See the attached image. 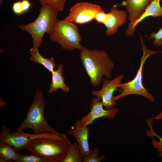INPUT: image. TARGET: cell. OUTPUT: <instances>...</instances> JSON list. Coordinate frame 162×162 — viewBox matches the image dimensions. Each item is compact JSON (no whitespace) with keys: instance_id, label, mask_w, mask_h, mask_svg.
Masks as SVG:
<instances>
[{"instance_id":"obj_2","label":"cell","mask_w":162,"mask_h":162,"mask_svg":"<svg viewBox=\"0 0 162 162\" xmlns=\"http://www.w3.org/2000/svg\"><path fill=\"white\" fill-rule=\"evenodd\" d=\"M71 143L68 137L60 140L39 137L29 141L25 149L40 155L50 162H62Z\"/></svg>"},{"instance_id":"obj_21","label":"cell","mask_w":162,"mask_h":162,"mask_svg":"<svg viewBox=\"0 0 162 162\" xmlns=\"http://www.w3.org/2000/svg\"><path fill=\"white\" fill-rule=\"evenodd\" d=\"M99 149L98 147L94 148L91 154L88 156L82 157L83 162H100L105 158L104 155L99 156Z\"/></svg>"},{"instance_id":"obj_7","label":"cell","mask_w":162,"mask_h":162,"mask_svg":"<svg viewBox=\"0 0 162 162\" xmlns=\"http://www.w3.org/2000/svg\"><path fill=\"white\" fill-rule=\"evenodd\" d=\"M13 133L5 125L2 127L0 132V142H4L12 145L16 152L25 149L27 143L33 139L39 137H48L57 140L67 138V135L59 132L57 133L44 132L39 134H31L24 133L23 130L15 131Z\"/></svg>"},{"instance_id":"obj_9","label":"cell","mask_w":162,"mask_h":162,"mask_svg":"<svg viewBox=\"0 0 162 162\" xmlns=\"http://www.w3.org/2000/svg\"><path fill=\"white\" fill-rule=\"evenodd\" d=\"M124 77L123 75H120L111 80L103 79L101 89L99 90L93 89L92 91V95L102 101L105 109L107 110L115 107L116 103L113 100V93L118 88V85L121 83Z\"/></svg>"},{"instance_id":"obj_11","label":"cell","mask_w":162,"mask_h":162,"mask_svg":"<svg viewBox=\"0 0 162 162\" xmlns=\"http://www.w3.org/2000/svg\"><path fill=\"white\" fill-rule=\"evenodd\" d=\"M89 129L88 126H84L81 119L76 120L74 125L67 131L69 135L73 136L78 144L82 157L89 155L91 153L88 143Z\"/></svg>"},{"instance_id":"obj_25","label":"cell","mask_w":162,"mask_h":162,"mask_svg":"<svg viewBox=\"0 0 162 162\" xmlns=\"http://www.w3.org/2000/svg\"><path fill=\"white\" fill-rule=\"evenodd\" d=\"M12 9L13 12L16 14H20L23 13L21 1H18L14 3L13 5Z\"/></svg>"},{"instance_id":"obj_15","label":"cell","mask_w":162,"mask_h":162,"mask_svg":"<svg viewBox=\"0 0 162 162\" xmlns=\"http://www.w3.org/2000/svg\"><path fill=\"white\" fill-rule=\"evenodd\" d=\"M63 69L62 64H58L57 69L51 72L52 78L48 91L49 93H52L59 89H62L65 92L69 91L70 88L64 82V77L62 74Z\"/></svg>"},{"instance_id":"obj_26","label":"cell","mask_w":162,"mask_h":162,"mask_svg":"<svg viewBox=\"0 0 162 162\" xmlns=\"http://www.w3.org/2000/svg\"><path fill=\"white\" fill-rule=\"evenodd\" d=\"M21 2L24 12L27 11L30 7L31 3L27 0H23Z\"/></svg>"},{"instance_id":"obj_14","label":"cell","mask_w":162,"mask_h":162,"mask_svg":"<svg viewBox=\"0 0 162 162\" xmlns=\"http://www.w3.org/2000/svg\"><path fill=\"white\" fill-rule=\"evenodd\" d=\"M152 0H127L121 5L126 8L129 20L133 21L138 18L143 12Z\"/></svg>"},{"instance_id":"obj_16","label":"cell","mask_w":162,"mask_h":162,"mask_svg":"<svg viewBox=\"0 0 162 162\" xmlns=\"http://www.w3.org/2000/svg\"><path fill=\"white\" fill-rule=\"evenodd\" d=\"M29 52L31 55V61L43 65L51 73L54 70L56 63L53 57L50 58L44 57L40 53L38 48L34 46L30 49Z\"/></svg>"},{"instance_id":"obj_29","label":"cell","mask_w":162,"mask_h":162,"mask_svg":"<svg viewBox=\"0 0 162 162\" xmlns=\"http://www.w3.org/2000/svg\"><path fill=\"white\" fill-rule=\"evenodd\" d=\"M0 162H6V161L4 158L0 157Z\"/></svg>"},{"instance_id":"obj_6","label":"cell","mask_w":162,"mask_h":162,"mask_svg":"<svg viewBox=\"0 0 162 162\" xmlns=\"http://www.w3.org/2000/svg\"><path fill=\"white\" fill-rule=\"evenodd\" d=\"M142 49L143 54L140 59L139 68L135 77L128 82L120 83L118 86L120 88L121 93L118 95L114 96L113 100L116 101L121 98H124L131 94H137L142 96L150 101L153 102L154 98L153 95L149 93L145 88L142 83V70L143 66L147 59L150 56L159 52L147 49L142 40Z\"/></svg>"},{"instance_id":"obj_23","label":"cell","mask_w":162,"mask_h":162,"mask_svg":"<svg viewBox=\"0 0 162 162\" xmlns=\"http://www.w3.org/2000/svg\"><path fill=\"white\" fill-rule=\"evenodd\" d=\"M151 38L154 40L153 44L157 46H162V27L157 32H152L150 35Z\"/></svg>"},{"instance_id":"obj_12","label":"cell","mask_w":162,"mask_h":162,"mask_svg":"<svg viewBox=\"0 0 162 162\" xmlns=\"http://www.w3.org/2000/svg\"><path fill=\"white\" fill-rule=\"evenodd\" d=\"M107 14V20L104 25L106 28L105 34L110 36L117 32L118 27L126 23L128 14L126 11L118 10L116 6L112 7Z\"/></svg>"},{"instance_id":"obj_27","label":"cell","mask_w":162,"mask_h":162,"mask_svg":"<svg viewBox=\"0 0 162 162\" xmlns=\"http://www.w3.org/2000/svg\"><path fill=\"white\" fill-rule=\"evenodd\" d=\"M154 119L158 120L162 119V110L161 112L153 117Z\"/></svg>"},{"instance_id":"obj_5","label":"cell","mask_w":162,"mask_h":162,"mask_svg":"<svg viewBox=\"0 0 162 162\" xmlns=\"http://www.w3.org/2000/svg\"><path fill=\"white\" fill-rule=\"evenodd\" d=\"M49 34L50 40L59 44L64 50H80L83 46L79 28L74 23L58 20Z\"/></svg>"},{"instance_id":"obj_17","label":"cell","mask_w":162,"mask_h":162,"mask_svg":"<svg viewBox=\"0 0 162 162\" xmlns=\"http://www.w3.org/2000/svg\"><path fill=\"white\" fill-rule=\"evenodd\" d=\"M16 152L15 148L10 144L0 142V157L4 159L6 162L12 160L16 162L19 155V154Z\"/></svg>"},{"instance_id":"obj_24","label":"cell","mask_w":162,"mask_h":162,"mask_svg":"<svg viewBox=\"0 0 162 162\" xmlns=\"http://www.w3.org/2000/svg\"><path fill=\"white\" fill-rule=\"evenodd\" d=\"M107 14L104 10L99 12L96 15L94 19L98 23L104 24L107 20Z\"/></svg>"},{"instance_id":"obj_8","label":"cell","mask_w":162,"mask_h":162,"mask_svg":"<svg viewBox=\"0 0 162 162\" xmlns=\"http://www.w3.org/2000/svg\"><path fill=\"white\" fill-rule=\"evenodd\" d=\"M103 10L98 5L82 2L77 3L70 8L64 21L83 24L94 19L97 14Z\"/></svg>"},{"instance_id":"obj_10","label":"cell","mask_w":162,"mask_h":162,"mask_svg":"<svg viewBox=\"0 0 162 162\" xmlns=\"http://www.w3.org/2000/svg\"><path fill=\"white\" fill-rule=\"evenodd\" d=\"M101 100L97 98H92L91 101L89 112L81 119L83 125L84 126H88L92 124L96 119L99 118L112 119L119 111V108L115 107L104 109Z\"/></svg>"},{"instance_id":"obj_13","label":"cell","mask_w":162,"mask_h":162,"mask_svg":"<svg viewBox=\"0 0 162 162\" xmlns=\"http://www.w3.org/2000/svg\"><path fill=\"white\" fill-rule=\"evenodd\" d=\"M160 0H152L142 13L136 19L130 21L125 31L128 36L133 35L136 26L146 18L162 16V8L160 4Z\"/></svg>"},{"instance_id":"obj_3","label":"cell","mask_w":162,"mask_h":162,"mask_svg":"<svg viewBox=\"0 0 162 162\" xmlns=\"http://www.w3.org/2000/svg\"><path fill=\"white\" fill-rule=\"evenodd\" d=\"M39 11L38 16L33 22L18 26L19 28L31 34L33 46L38 48L43 43L44 34L49 33L58 20V11L53 6L42 4Z\"/></svg>"},{"instance_id":"obj_19","label":"cell","mask_w":162,"mask_h":162,"mask_svg":"<svg viewBox=\"0 0 162 162\" xmlns=\"http://www.w3.org/2000/svg\"><path fill=\"white\" fill-rule=\"evenodd\" d=\"M153 120V118L147 120V123L150 130H147L146 135L151 136L153 138L152 145L156 149V151L159 152L158 156L162 157V137L158 136L154 130L152 125Z\"/></svg>"},{"instance_id":"obj_28","label":"cell","mask_w":162,"mask_h":162,"mask_svg":"<svg viewBox=\"0 0 162 162\" xmlns=\"http://www.w3.org/2000/svg\"><path fill=\"white\" fill-rule=\"evenodd\" d=\"M6 105V103L3 101L2 98H0V106L1 108H2L4 106Z\"/></svg>"},{"instance_id":"obj_20","label":"cell","mask_w":162,"mask_h":162,"mask_svg":"<svg viewBox=\"0 0 162 162\" xmlns=\"http://www.w3.org/2000/svg\"><path fill=\"white\" fill-rule=\"evenodd\" d=\"M16 162H50L45 158L37 154L24 155L19 154L18 159Z\"/></svg>"},{"instance_id":"obj_22","label":"cell","mask_w":162,"mask_h":162,"mask_svg":"<svg viewBox=\"0 0 162 162\" xmlns=\"http://www.w3.org/2000/svg\"><path fill=\"white\" fill-rule=\"evenodd\" d=\"M41 5L47 4L53 6L58 11L63 10L67 0H38Z\"/></svg>"},{"instance_id":"obj_1","label":"cell","mask_w":162,"mask_h":162,"mask_svg":"<svg viewBox=\"0 0 162 162\" xmlns=\"http://www.w3.org/2000/svg\"><path fill=\"white\" fill-rule=\"evenodd\" d=\"M80 57L93 86H99L104 76L108 79L111 77L114 64L105 51L91 50L83 46L80 50Z\"/></svg>"},{"instance_id":"obj_4","label":"cell","mask_w":162,"mask_h":162,"mask_svg":"<svg viewBox=\"0 0 162 162\" xmlns=\"http://www.w3.org/2000/svg\"><path fill=\"white\" fill-rule=\"evenodd\" d=\"M46 101L41 89L37 88L32 102L28 109L23 121L15 131L31 129L34 134L44 132H59L50 126L44 115Z\"/></svg>"},{"instance_id":"obj_18","label":"cell","mask_w":162,"mask_h":162,"mask_svg":"<svg viewBox=\"0 0 162 162\" xmlns=\"http://www.w3.org/2000/svg\"><path fill=\"white\" fill-rule=\"evenodd\" d=\"M82 156L77 142L71 143L62 162H82Z\"/></svg>"}]
</instances>
